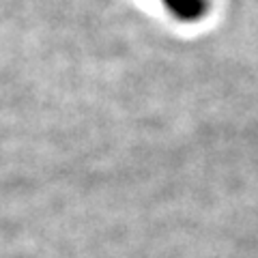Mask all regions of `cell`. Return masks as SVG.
I'll return each instance as SVG.
<instances>
[{
    "label": "cell",
    "mask_w": 258,
    "mask_h": 258,
    "mask_svg": "<svg viewBox=\"0 0 258 258\" xmlns=\"http://www.w3.org/2000/svg\"><path fill=\"white\" fill-rule=\"evenodd\" d=\"M161 3L176 22L183 24L200 22L211 9V0H161Z\"/></svg>",
    "instance_id": "cell-1"
}]
</instances>
